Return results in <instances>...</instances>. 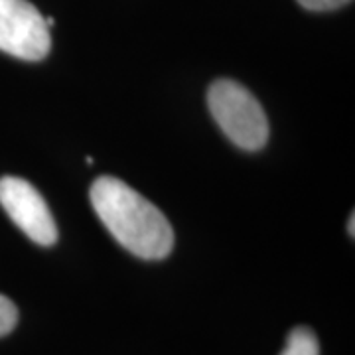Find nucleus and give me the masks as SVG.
I'll use <instances>...</instances> for the list:
<instances>
[{
	"label": "nucleus",
	"instance_id": "obj_4",
	"mask_svg": "<svg viewBox=\"0 0 355 355\" xmlns=\"http://www.w3.org/2000/svg\"><path fill=\"white\" fill-rule=\"evenodd\" d=\"M0 205L26 235L38 245L50 247L58 241V225L46 200L22 178H0Z\"/></svg>",
	"mask_w": 355,
	"mask_h": 355
},
{
	"label": "nucleus",
	"instance_id": "obj_1",
	"mask_svg": "<svg viewBox=\"0 0 355 355\" xmlns=\"http://www.w3.org/2000/svg\"><path fill=\"white\" fill-rule=\"evenodd\" d=\"M91 203L116 241L140 259L158 261L174 247V229L164 214L139 191L111 176L91 186Z\"/></svg>",
	"mask_w": 355,
	"mask_h": 355
},
{
	"label": "nucleus",
	"instance_id": "obj_2",
	"mask_svg": "<svg viewBox=\"0 0 355 355\" xmlns=\"http://www.w3.org/2000/svg\"><path fill=\"white\" fill-rule=\"evenodd\" d=\"M207 105L221 130L243 150H259L268 140V119L253 93L231 79L216 81Z\"/></svg>",
	"mask_w": 355,
	"mask_h": 355
},
{
	"label": "nucleus",
	"instance_id": "obj_3",
	"mask_svg": "<svg viewBox=\"0 0 355 355\" xmlns=\"http://www.w3.org/2000/svg\"><path fill=\"white\" fill-rule=\"evenodd\" d=\"M51 48L50 26L28 0H0V51L40 62Z\"/></svg>",
	"mask_w": 355,
	"mask_h": 355
},
{
	"label": "nucleus",
	"instance_id": "obj_5",
	"mask_svg": "<svg viewBox=\"0 0 355 355\" xmlns=\"http://www.w3.org/2000/svg\"><path fill=\"white\" fill-rule=\"evenodd\" d=\"M280 355H320V343L314 331L298 326L288 334L286 345Z\"/></svg>",
	"mask_w": 355,
	"mask_h": 355
},
{
	"label": "nucleus",
	"instance_id": "obj_7",
	"mask_svg": "<svg viewBox=\"0 0 355 355\" xmlns=\"http://www.w3.org/2000/svg\"><path fill=\"white\" fill-rule=\"evenodd\" d=\"M352 0H298L300 6H304L306 10H314V12H328L336 10L340 6H345Z\"/></svg>",
	"mask_w": 355,
	"mask_h": 355
},
{
	"label": "nucleus",
	"instance_id": "obj_8",
	"mask_svg": "<svg viewBox=\"0 0 355 355\" xmlns=\"http://www.w3.org/2000/svg\"><path fill=\"white\" fill-rule=\"evenodd\" d=\"M354 221H355V216L354 214H352V217H349V235H352V237H354Z\"/></svg>",
	"mask_w": 355,
	"mask_h": 355
},
{
	"label": "nucleus",
	"instance_id": "obj_6",
	"mask_svg": "<svg viewBox=\"0 0 355 355\" xmlns=\"http://www.w3.org/2000/svg\"><path fill=\"white\" fill-rule=\"evenodd\" d=\"M18 324V308L12 300L0 294V338L10 334Z\"/></svg>",
	"mask_w": 355,
	"mask_h": 355
}]
</instances>
